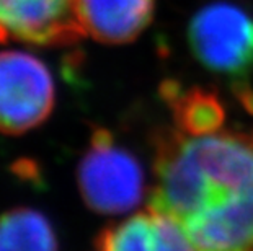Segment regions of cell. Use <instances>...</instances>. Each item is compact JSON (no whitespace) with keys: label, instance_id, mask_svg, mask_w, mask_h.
Segmentation results:
<instances>
[{"label":"cell","instance_id":"obj_9","mask_svg":"<svg viewBox=\"0 0 253 251\" xmlns=\"http://www.w3.org/2000/svg\"><path fill=\"white\" fill-rule=\"evenodd\" d=\"M95 247L105 251H157L150 212L134 214L115 227H106L100 232Z\"/></svg>","mask_w":253,"mask_h":251},{"label":"cell","instance_id":"obj_8","mask_svg":"<svg viewBox=\"0 0 253 251\" xmlns=\"http://www.w3.org/2000/svg\"><path fill=\"white\" fill-rule=\"evenodd\" d=\"M176 129L191 137H206L219 132L225 122V108L216 93L193 87L171 106Z\"/></svg>","mask_w":253,"mask_h":251},{"label":"cell","instance_id":"obj_4","mask_svg":"<svg viewBox=\"0 0 253 251\" xmlns=\"http://www.w3.org/2000/svg\"><path fill=\"white\" fill-rule=\"evenodd\" d=\"M84 36L74 0H0V42L62 47Z\"/></svg>","mask_w":253,"mask_h":251},{"label":"cell","instance_id":"obj_1","mask_svg":"<svg viewBox=\"0 0 253 251\" xmlns=\"http://www.w3.org/2000/svg\"><path fill=\"white\" fill-rule=\"evenodd\" d=\"M80 196L90 211L116 215L136 209L144 194V172L134 155L103 127H95L77 167Z\"/></svg>","mask_w":253,"mask_h":251},{"label":"cell","instance_id":"obj_11","mask_svg":"<svg viewBox=\"0 0 253 251\" xmlns=\"http://www.w3.org/2000/svg\"><path fill=\"white\" fill-rule=\"evenodd\" d=\"M232 92L235 95V98L239 100V103L242 105L247 113L253 116V87L245 82L244 78H237L232 83Z\"/></svg>","mask_w":253,"mask_h":251},{"label":"cell","instance_id":"obj_7","mask_svg":"<svg viewBox=\"0 0 253 251\" xmlns=\"http://www.w3.org/2000/svg\"><path fill=\"white\" fill-rule=\"evenodd\" d=\"M0 251H57L49 220L30 207H17L0 215Z\"/></svg>","mask_w":253,"mask_h":251},{"label":"cell","instance_id":"obj_6","mask_svg":"<svg viewBox=\"0 0 253 251\" xmlns=\"http://www.w3.org/2000/svg\"><path fill=\"white\" fill-rule=\"evenodd\" d=\"M77 21L95 41L127 44L152 23L155 0H74Z\"/></svg>","mask_w":253,"mask_h":251},{"label":"cell","instance_id":"obj_10","mask_svg":"<svg viewBox=\"0 0 253 251\" xmlns=\"http://www.w3.org/2000/svg\"><path fill=\"white\" fill-rule=\"evenodd\" d=\"M147 211L152 215L157 251H196L180 220L167 212Z\"/></svg>","mask_w":253,"mask_h":251},{"label":"cell","instance_id":"obj_3","mask_svg":"<svg viewBox=\"0 0 253 251\" xmlns=\"http://www.w3.org/2000/svg\"><path fill=\"white\" fill-rule=\"evenodd\" d=\"M56 88L38 57L20 51L0 52V134L21 136L52 113Z\"/></svg>","mask_w":253,"mask_h":251},{"label":"cell","instance_id":"obj_12","mask_svg":"<svg viewBox=\"0 0 253 251\" xmlns=\"http://www.w3.org/2000/svg\"><path fill=\"white\" fill-rule=\"evenodd\" d=\"M183 93H185V90H183L181 83L178 82V80H173V78L164 80L159 87L160 98H162L164 103H167V106H170V108L180 100V97Z\"/></svg>","mask_w":253,"mask_h":251},{"label":"cell","instance_id":"obj_2","mask_svg":"<svg viewBox=\"0 0 253 251\" xmlns=\"http://www.w3.org/2000/svg\"><path fill=\"white\" fill-rule=\"evenodd\" d=\"M188 44L209 71L244 78L253 71V17L239 5L209 3L188 25Z\"/></svg>","mask_w":253,"mask_h":251},{"label":"cell","instance_id":"obj_5","mask_svg":"<svg viewBox=\"0 0 253 251\" xmlns=\"http://www.w3.org/2000/svg\"><path fill=\"white\" fill-rule=\"evenodd\" d=\"M180 223L196 251H253V189L214 202Z\"/></svg>","mask_w":253,"mask_h":251}]
</instances>
